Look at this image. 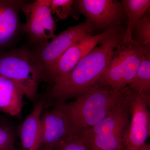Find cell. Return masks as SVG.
Here are the masks:
<instances>
[{
    "label": "cell",
    "instance_id": "obj_1",
    "mask_svg": "<svg viewBox=\"0 0 150 150\" xmlns=\"http://www.w3.org/2000/svg\"><path fill=\"white\" fill-rule=\"evenodd\" d=\"M124 33L120 28L112 29L69 73L52 84L46 96L55 103L65 102L77 98L96 85L108 67L113 51L121 43Z\"/></svg>",
    "mask_w": 150,
    "mask_h": 150
},
{
    "label": "cell",
    "instance_id": "obj_2",
    "mask_svg": "<svg viewBox=\"0 0 150 150\" xmlns=\"http://www.w3.org/2000/svg\"><path fill=\"white\" fill-rule=\"evenodd\" d=\"M128 86L120 91L97 84L74 101L60 103L67 113L75 136L102 121L123 99Z\"/></svg>",
    "mask_w": 150,
    "mask_h": 150
},
{
    "label": "cell",
    "instance_id": "obj_3",
    "mask_svg": "<svg viewBox=\"0 0 150 150\" xmlns=\"http://www.w3.org/2000/svg\"><path fill=\"white\" fill-rule=\"evenodd\" d=\"M0 76L12 81L34 101L42 81L47 80L43 66L33 52L25 47L0 55Z\"/></svg>",
    "mask_w": 150,
    "mask_h": 150
},
{
    "label": "cell",
    "instance_id": "obj_4",
    "mask_svg": "<svg viewBox=\"0 0 150 150\" xmlns=\"http://www.w3.org/2000/svg\"><path fill=\"white\" fill-rule=\"evenodd\" d=\"M150 50V47L141 46L133 39L127 44L121 42L97 84L116 91L125 88L137 74L146 51Z\"/></svg>",
    "mask_w": 150,
    "mask_h": 150
},
{
    "label": "cell",
    "instance_id": "obj_5",
    "mask_svg": "<svg viewBox=\"0 0 150 150\" xmlns=\"http://www.w3.org/2000/svg\"><path fill=\"white\" fill-rule=\"evenodd\" d=\"M129 103L131 118L123 134L124 150H139L150 135V113L148 109L150 92L138 93L130 89Z\"/></svg>",
    "mask_w": 150,
    "mask_h": 150
},
{
    "label": "cell",
    "instance_id": "obj_6",
    "mask_svg": "<svg viewBox=\"0 0 150 150\" xmlns=\"http://www.w3.org/2000/svg\"><path fill=\"white\" fill-rule=\"evenodd\" d=\"M51 1H26L21 8L25 16L23 30L29 36L30 42L38 46L49 42L56 35V25L50 9Z\"/></svg>",
    "mask_w": 150,
    "mask_h": 150
},
{
    "label": "cell",
    "instance_id": "obj_7",
    "mask_svg": "<svg viewBox=\"0 0 150 150\" xmlns=\"http://www.w3.org/2000/svg\"><path fill=\"white\" fill-rule=\"evenodd\" d=\"M95 29L91 23L86 20L70 26L45 44L38 46L33 53L43 66L46 77L51 68L69 48L83 38L92 35Z\"/></svg>",
    "mask_w": 150,
    "mask_h": 150
},
{
    "label": "cell",
    "instance_id": "obj_8",
    "mask_svg": "<svg viewBox=\"0 0 150 150\" xmlns=\"http://www.w3.org/2000/svg\"><path fill=\"white\" fill-rule=\"evenodd\" d=\"M74 6L98 29L119 28L125 15L121 3L116 0H77Z\"/></svg>",
    "mask_w": 150,
    "mask_h": 150
},
{
    "label": "cell",
    "instance_id": "obj_9",
    "mask_svg": "<svg viewBox=\"0 0 150 150\" xmlns=\"http://www.w3.org/2000/svg\"><path fill=\"white\" fill-rule=\"evenodd\" d=\"M74 136L72 126L60 103H55L54 108L41 115L38 150L55 147L63 140Z\"/></svg>",
    "mask_w": 150,
    "mask_h": 150
},
{
    "label": "cell",
    "instance_id": "obj_10",
    "mask_svg": "<svg viewBox=\"0 0 150 150\" xmlns=\"http://www.w3.org/2000/svg\"><path fill=\"white\" fill-rule=\"evenodd\" d=\"M114 28L106 30L97 35H88L71 46L48 72L46 76L47 80L53 84L55 81L69 73L78 63L92 49L101 43Z\"/></svg>",
    "mask_w": 150,
    "mask_h": 150
},
{
    "label": "cell",
    "instance_id": "obj_11",
    "mask_svg": "<svg viewBox=\"0 0 150 150\" xmlns=\"http://www.w3.org/2000/svg\"><path fill=\"white\" fill-rule=\"evenodd\" d=\"M26 2L0 0V49L10 45L22 28L19 15Z\"/></svg>",
    "mask_w": 150,
    "mask_h": 150
},
{
    "label": "cell",
    "instance_id": "obj_12",
    "mask_svg": "<svg viewBox=\"0 0 150 150\" xmlns=\"http://www.w3.org/2000/svg\"><path fill=\"white\" fill-rule=\"evenodd\" d=\"M130 90L128 86V90L123 99L102 121L79 135H91L112 133L123 134L124 131L129 126L130 121L131 114L129 103Z\"/></svg>",
    "mask_w": 150,
    "mask_h": 150
},
{
    "label": "cell",
    "instance_id": "obj_13",
    "mask_svg": "<svg viewBox=\"0 0 150 150\" xmlns=\"http://www.w3.org/2000/svg\"><path fill=\"white\" fill-rule=\"evenodd\" d=\"M45 102L44 98L38 100L20 126L19 136L23 150H38L40 118Z\"/></svg>",
    "mask_w": 150,
    "mask_h": 150
},
{
    "label": "cell",
    "instance_id": "obj_14",
    "mask_svg": "<svg viewBox=\"0 0 150 150\" xmlns=\"http://www.w3.org/2000/svg\"><path fill=\"white\" fill-rule=\"evenodd\" d=\"M25 94L20 87L12 81L0 76V110L18 116L23 107Z\"/></svg>",
    "mask_w": 150,
    "mask_h": 150
},
{
    "label": "cell",
    "instance_id": "obj_15",
    "mask_svg": "<svg viewBox=\"0 0 150 150\" xmlns=\"http://www.w3.org/2000/svg\"><path fill=\"white\" fill-rule=\"evenodd\" d=\"M121 4L125 15L128 19V25L124 33L121 43L127 44L133 39V30L138 21L149 9L150 0H123Z\"/></svg>",
    "mask_w": 150,
    "mask_h": 150
},
{
    "label": "cell",
    "instance_id": "obj_16",
    "mask_svg": "<svg viewBox=\"0 0 150 150\" xmlns=\"http://www.w3.org/2000/svg\"><path fill=\"white\" fill-rule=\"evenodd\" d=\"M88 150H124L123 134L77 135Z\"/></svg>",
    "mask_w": 150,
    "mask_h": 150
},
{
    "label": "cell",
    "instance_id": "obj_17",
    "mask_svg": "<svg viewBox=\"0 0 150 150\" xmlns=\"http://www.w3.org/2000/svg\"><path fill=\"white\" fill-rule=\"evenodd\" d=\"M128 85L136 92H150V50L146 51L137 74Z\"/></svg>",
    "mask_w": 150,
    "mask_h": 150
},
{
    "label": "cell",
    "instance_id": "obj_18",
    "mask_svg": "<svg viewBox=\"0 0 150 150\" xmlns=\"http://www.w3.org/2000/svg\"><path fill=\"white\" fill-rule=\"evenodd\" d=\"M133 40L140 45L150 47V14L148 10L135 25L133 30Z\"/></svg>",
    "mask_w": 150,
    "mask_h": 150
},
{
    "label": "cell",
    "instance_id": "obj_19",
    "mask_svg": "<svg viewBox=\"0 0 150 150\" xmlns=\"http://www.w3.org/2000/svg\"><path fill=\"white\" fill-rule=\"evenodd\" d=\"M74 3L73 0H51V13L55 14L60 19H66L73 15Z\"/></svg>",
    "mask_w": 150,
    "mask_h": 150
},
{
    "label": "cell",
    "instance_id": "obj_20",
    "mask_svg": "<svg viewBox=\"0 0 150 150\" xmlns=\"http://www.w3.org/2000/svg\"><path fill=\"white\" fill-rule=\"evenodd\" d=\"M15 133L10 126H0V150H15Z\"/></svg>",
    "mask_w": 150,
    "mask_h": 150
},
{
    "label": "cell",
    "instance_id": "obj_21",
    "mask_svg": "<svg viewBox=\"0 0 150 150\" xmlns=\"http://www.w3.org/2000/svg\"><path fill=\"white\" fill-rule=\"evenodd\" d=\"M55 147L59 150H88L77 136L63 140Z\"/></svg>",
    "mask_w": 150,
    "mask_h": 150
},
{
    "label": "cell",
    "instance_id": "obj_22",
    "mask_svg": "<svg viewBox=\"0 0 150 150\" xmlns=\"http://www.w3.org/2000/svg\"><path fill=\"white\" fill-rule=\"evenodd\" d=\"M38 150H59L58 149L54 147H43L40 148Z\"/></svg>",
    "mask_w": 150,
    "mask_h": 150
},
{
    "label": "cell",
    "instance_id": "obj_23",
    "mask_svg": "<svg viewBox=\"0 0 150 150\" xmlns=\"http://www.w3.org/2000/svg\"><path fill=\"white\" fill-rule=\"evenodd\" d=\"M139 150H150V145L146 143Z\"/></svg>",
    "mask_w": 150,
    "mask_h": 150
},
{
    "label": "cell",
    "instance_id": "obj_24",
    "mask_svg": "<svg viewBox=\"0 0 150 150\" xmlns=\"http://www.w3.org/2000/svg\"><path fill=\"white\" fill-rule=\"evenodd\" d=\"M3 121V119H2V118L1 116V115H0V123H1Z\"/></svg>",
    "mask_w": 150,
    "mask_h": 150
}]
</instances>
